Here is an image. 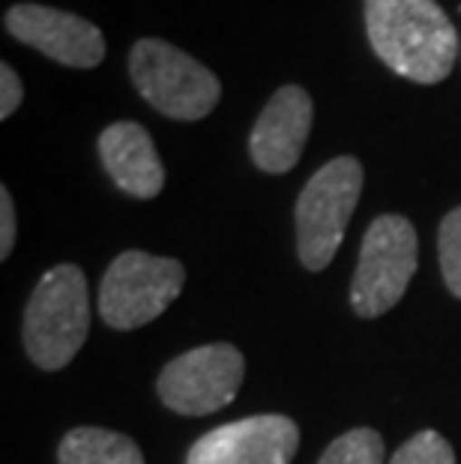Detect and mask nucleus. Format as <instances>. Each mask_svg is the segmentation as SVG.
Returning <instances> with one entry per match:
<instances>
[{
    "instance_id": "f3484780",
    "label": "nucleus",
    "mask_w": 461,
    "mask_h": 464,
    "mask_svg": "<svg viewBox=\"0 0 461 464\" xmlns=\"http://www.w3.org/2000/svg\"><path fill=\"white\" fill-rule=\"evenodd\" d=\"M15 246V207H13V195L4 186L0 189V258H9Z\"/></svg>"
},
{
    "instance_id": "6e6552de",
    "label": "nucleus",
    "mask_w": 461,
    "mask_h": 464,
    "mask_svg": "<svg viewBox=\"0 0 461 464\" xmlns=\"http://www.w3.org/2000/svg\"><path fill=\"white\" fill-rule=\"evenodd\" d=\"M300 429L282 413H258L207 431L192 443L186 464H291Z\"/></svg>"
},
{
    "instance_id": "f8f14e48",
    "label": "nucleus",
    "mask_w": 461,
    "mask_h": 464,
    "mask_svg": "<svg viewBox=\"0 0 461 464\" xmlns=\"http://www.w3.org/2000/svg\"><path fill=\"white\" fill-rule=\"evenodd\" d=\"M61 464H144L141 450L126 434L108 429H72L57 450Z\"/></svg>"
},
{
    "instance_id": "2eb2a0df",
    "label": "nucleus",
    "mask_w": 461,
    "mask_h": 464,
    "mask_svg": "<svg viewBox=\"0 0 461 464\" xmlns=\"http://www.w3.org/2000/svg\"><path fill=\"white\" fill-rule=\"evenodd\" d=\"M389 464H456V452L444 434L419 431L401 443Z\"/></svg>"
},
{
    "instance_id": "1a4fd4ad",
    "label": "nucleus",
    "mask_w": 461,
    "mask_h": 464,
    "mask_svg": "<svg viewBox=\"0 0 461 464\" xmlns=\"http://www.w3.org/2000/svg\"><path fill=\"white\" fill-rule=\"evenodd\" d=\"M4 24L9 36L36 48L39 54L72 69H93L105 57L102 31L82 15L63 13L54 6L18 4L6 9Z\"/></svg>"
},
{
    "instance_id": "423d86ee",
    "label": "nucleus",
    "mask_w": 461,
    "mask_h": 464,
    "mask_svg": "<svg viewBox=\"0 0 461 464\" xmlns=\"http://www.w3.org/2000/svg\"><path fill=\"white\" fill-rule=\"evenodd\" d=\"M417 231L405 216L387 213L369 225L351 285V305L360 318H378L405 297L417 273Z\"/></svg>"
},
{
    "instance_id": "f257e3e1",
    "label": "nucleus",
    "mask_w": 461,
    "mask_h": 464,
    "mask_svg": "<svg viewBox=\"0 0 461 464\" xmlns=\"http://www.w3.org/2000/svg\"><path fill=\"white\" fill-rule=\"evenodd\" d=\"M366 31L375 54L417 84H437L453 72L458 34L435 0H366Z\"/></svg>"
},
{
    "instance_id": "20e7f679",
    "label": "nucleus",
    "mask_w": 461,
    "mask_h": 464,
    "mask_svg": "<svg viewBox=\"0 0 461 464\" xmlns=\"http://www.w3.org/2000/svg\"><path fill=\"white\" fill-rule=\"evenodd\" d=\"M130 75L139 93L171 121H201L219 105V78L195 57L162 39H139L130 52Z\"/></svg>"
},
{
    "instance_id": "4468645a",
    "label": "nucleus",
    "mask_w": 461,
    "mask_h": 464,
    "mask_svg": "<svg viewBox=\"0 0 461 464\" xmlns=\"http://www.w3.org/2000/svg\"><path fill=\"white\" fill-rule=\"evenodd\" d=\"M437 255L447 288L461 300V207L444 216L437 231Z\"/></svg>"
},
{
    "instance_id": "ddd939ff",
    "label": "nucleus",
    "mask_w": 461,
    "mask_h": 464,
    "mask_svg": "<svg viewBox=\"0 0 461 464\" xmlns=\"http://www.w3.org/2000/svg\"><path fill=\"white\" fill-rule=\"evenodd\" d=\"M318 464H384V438L375 429H354L332 440Z\"/></svg>"
},
{
    "instance_id": "39448f33",
    "label": "nucleus",
    "mask_w": 461,
    "mask_h": 464,
    "mask_svg": "<svg viewBox=\"0 0 461 464\" xmlns=\"http://www.w3.org/2000/svg\"><path fill=\"white\" fill-rule=\"evenodd\" d=\"M186 270L180 261L130 249L117 255L100 285V314L114 330H139L180 297Z\"/></svg>"
},
{
    "instance_id": "9b49d317",
    "label": "nucleus",
    "mask_w": 461,
    "mask_h": 464,
    "mask_svg": "<svg viewBox=\"0 0 461 464\" xmlns=\"http://www.w3.org/2000/svg\"><path fill=\"white\" fill-rule=\"evenodd\" d=\"M100 160L111 180L132 198H156L165 186V168L150 132L141 123L120 121L100 135Z\"/></svg>"
},
{
    "instance_id": "7ed1b4c3",
    "label": "nucleus",
    "mask_w": 461,
    "mask_h": 464,
    "mask_svg": "<svg viewBox=\"0 0 461 464\" xmlns=\"http://www.w3.org/2000/svg\"><path fill=\"white\" fill-rule=\"evenodd\" d=\"M362 165L354 156H336L309 177L297 198V252L306 270L318 273L336 258L348 222L362 192Z\"/></svg>"
},
{
    "instance_id": "f03ea898",
    "label": "nucleus",
    "mask_w": 461,
    "mask_h": 464,
    "mask_svg": "<svg viewBox=\"0 0 461 464\" xmlns=\"http://www.w3.org/2000/svg\"><path fill=\"white\" fill-rule=\"evenodd\" d=\"M91 330L87 279L75 264L52 266L27 300L24 351L36 369L57 372L75 360Z\"/></svg>"
},
{
    "instance_id": "dca6fc26",
    "label": "nucleus",
    "mask_w": 461,
    "mask_h": 464,
    "mask_svg": "<svg viewBox=\"0 0 461 464\" xmlns=\"http://www.w3.org/2000/svg\"><path fill=\"white\" fill-rule=\"evenodd\" d=\"M24 100V84L9 63H0V117L9 121Z\"/></svg>"
},
{
    "instance_id": "9d476101",
    "label": "nucleus",
    "mask_w": 461,
    "mask_h": 464,
    "mask_svg": "<svg viewBox=\"0 0 461 464\" xmlns=\"http://www.w3.org/2000/svg\"><path fill=\"white\" fill-rule=\"evenodd\" d=\"M315 105L297 84H284L270 96L249 138L252 162L267 174H284L300 162L312 130Z\"/></svg>"
},
{
    "instance_id": "0eeeda50",
    "label": "nucleus",
    "mask_w": 461,
    "mask_h": 464,
    "mask_svg": "<svg viewBox=\"0 0 461 464\" xmlns=\"http://www.w3.org/2000/svg\"><path fill=\"white\" fill-rule=\"evenodd\" d=\"M246 360L234 344H201L174 357L156 381L162 404L180 417H207L237 399Z\"/></svg>"
}]
</instances>
